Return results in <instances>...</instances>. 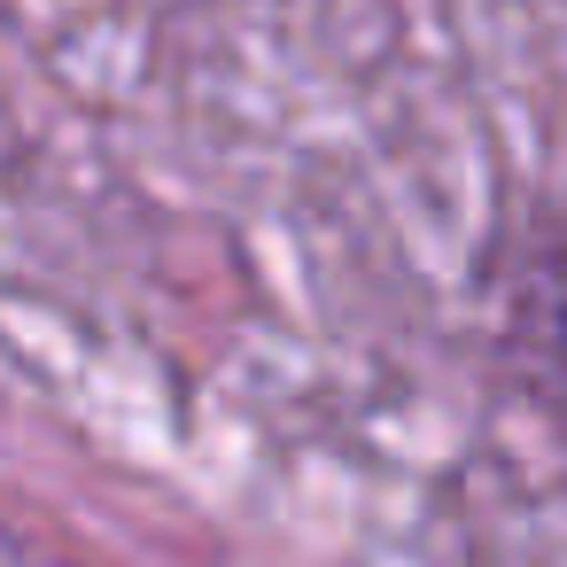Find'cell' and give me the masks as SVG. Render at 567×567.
Wrapping results in <instances>:
<instances>
[{
    "label": "cell",
    "instance_id": "1",
    "mask_svg": "<svg viewBox=\"0 0 567 567\" xmlns=\"http://www.w3.org/2000/svg\"><path fill=\"white\" fill-rule=\"evenodd\" d=\"M0 567H71V559H55V551H40L32 536H17L9 520H0Z\"/></svg>",
    "mask_w": 567,
    "mask_h": 567
}]
</instances>
